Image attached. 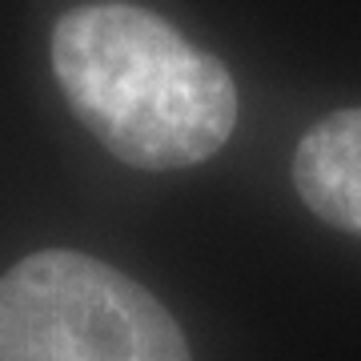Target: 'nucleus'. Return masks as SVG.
<instances>
[{
	"label": "nucleus",
	"mask_w": 361,
	"mask_h": 361,
	"mask_svg": "<svg viewBox=\"0 0 361 361\" xmlns=\"http://www.w3.org/2000/svg\"><path fill=\"white\" fill-rule=\"evenodd\" d=\"M293 189L317 221L361 237V109H337L301 137Z\"/></svg>",
	"instance_id": "nucleus-3"
},
{
	"label": "nucleus",
	"mask_w": 361,
	"mask_h": 361,
	"mask_svg": "<svg viewBox=\"0 0 361 361\" xmlns=\"http://www.w3.org/2000/svg\"><path fill=\"white\" fill-rule=\"evenodd\" d=\"M52 73L77 121L129 169H193L237 129L229 68L137 4L65 13L52 28Z\"/></svg>",
	"instance_id": "nucleus-1"
},
{
	"label": "nucleus",
	"mask_w": 361,
	"mask_h": 361,
	"mask_svg": "<svg viewBox=\"0 0 361 361\" xmlns=\"http://www.w3.org/2000/svg\"><path fill=\"white\" fill-rule=\"evenodd\" d=\"M0 361H193L141 281L77 249H40L0 277Z\"/></svg>",
	"instance_id": "nucleus-2"
}]
</instances>
